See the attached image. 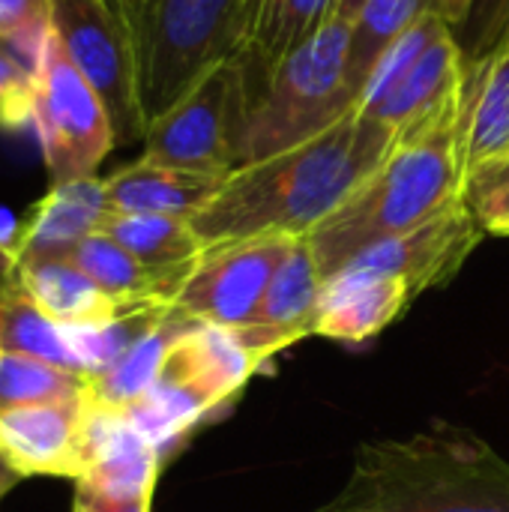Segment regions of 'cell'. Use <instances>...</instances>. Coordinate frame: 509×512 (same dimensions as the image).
I'll use <instances>...</instances> for the list:
<instances>
[{
  "label": "cell",
  "mask_w": 509,
  "mask_h": 512,
  "mask_svg": "<svg viewBox=\"0 0 509 512\" xmlns=\"http://www.w3.org/2000/svg\"><path fill=\"white\" fill-rule=\"evenodd\" d=\"M396 135L360 108L312 141L225 177L210 204L192 216L204 249L288 234L309 237L393 150Z\"/></svg>",
  "instance_id": "1"
},
{
  "label": "cell",
  "mask_w": 509,
  "mask_h": 512,
  "mask_svg": "<svg viewBox=\"0 0 509 512\" xmlns=\"http://www.w3.org/2000/svg\"><path fill=\"white\" fill-rule=\"evenodd\" d=\"M318 512H509V462L438 420L411 438L360 444L345 486Z\"/></svg>",
  "instance_id": "2"
},
{
  "label": "cell",
  "mask_w": 509,
  "mask_h": 512,
  "mask_svg": "<svg viewBox=\"0 0 509 512\" xmlns=\"http://www.w3.org/2000/svg\"><path fill=\"white\" fill-rule=\"evenodd\" d=\"M456 123L459 117L399 138L339 210L309 234L324 282L363 249L405 234L462 201L465 174L456 153Z\"/></svg>",
  "instance_id": "3"
},
{
  "label": "cell",
  "mask_w": 509,
  "mask_h": 512,
  "mask_svg": "<svg viewBox=\"0 0 509 512\" xmlns=\"http://www.w3.org/2000/svg\"><path fill=\"white\" fill-rule=\"evenodd\" d=\"M258 0H129L144 123L159 120L219 63L246 54Z\"/></svg>",
  "instance_id": "4"
},
{
  "label": "cell",
  "mask_w": 509,
  "mask_h": 512,
  "mask_svg": "<svg viewBox=\"0 0 509 512\" xmlns=\"http://www.w3.org/2000/svg\"><path fill=\"white\" fill-rule=\"evenodd\" d=\"M348 48L351 24L330 18L264 75L237 141V168L300 147L357 108L348 93Z\"/></svg>",
  "instance_id": "5"
},
{
  "label": "cell",
  "mask_w": 509,
  "mask_h": 512,
  "mask_svg": "<svg viewBox=\"0 0 509 512\" xmlns=\"http://www.w3.org/2000/svg\"><path fill=\"white\" fill-rule=\"evenodd\" d=\"M249 105V63L240 54L219 63L177 105L147 126L141 159L228 177L237 171V141Z\"/></svg>",
  "instance_id": "6"
},
{
  "label": "cell",
  "mask_w": 509,
  "mask_h": 512,
  "mask_svg": "<svg viewBox=\"0 0 509 512\" xmlns=\"http://www.w3.org/2000/svg\"><path fill=\"white\" fill-rule=\"evenodd\" d=\"M33 132L51 186L96 177V168L117 144L102 99L72 66L54 30L36 63Z\"/></svg>",
  "instance_id": "7"
},
{
  "label": "cell",
  "mask_w": 509,
  "mask_h": 512,
  "mask_svg": "<svg viewBox=\"0 0 509 512\" xmlns=\"http://www.w3.org/2000/svg\"><path fill=\"white\" fill-rule=\"evenodd\" d=\"M297 240L300 237L267 234L204 249L171 297L165 318L180 327H246Z\"/></svg>",
  "instance_id": "8"
},
{
  "label": "cell",
  "mask_w": 509,
  "mask_h": 512,
  "mask_svg": "<svg viewBox=\"0 0 509 512\" xmlns=\"http://www.w3.org/2000/svg\"><path fill=\"white\" fill-rule=\"evenodd\" d=\"M51 30L72 66L102 99L117 144L144 141L147 123L129 27L102 0H51Z\"/></svg>",
  "instance_id": "9"
},
{
  "label": "cell",
  "mask_w": 509,
  "mask_h": 512,
  "mask_svg": "<svg viewBox=\"0 0 509 512\" xmlns=\"http://www.w3.org/2000/svg\"><path fill=\"white\" fill-rule=\"evenodd\" d=\"M96 405L87 390L0 414V453L24 477L81 480L93 447Z\"/></svg>",
  "instance_id": "10"
},
{
  "label": "cell",
  "mask_w": 509,
  "mask_h": 512,
  "mask_svg": "<svg viewBox=\"0 0 509 512\" xmlns=\"http://www.w3.org/2000/svg\"><path fill=\"white\" fill-rule=\"evenodd\" d=\"M483 234L486 231L465 207V201H456L429 222L363 249L342 270L405 279L417 300L429 288L450 282L465 267L471 252L480 246Z\"/></svg>",
  "instance_id": "11"
},
{
  "label": "cell",
  "mask_w": 509,
  "mask_h": 512,
  "mask_svg": "<svg viewBox=\"0 0 509 512\" xmlns=\"http://www.w3.org/2000/svg\"><path fill=\"white\" fill-rule=\"evenodd\" d=\"M261 369L237 330L195 324L168 345L159 381L189 396L204 417L228 405Z\"/></svg>",
  "instance_id": "12"
},
{
  "label": "cell",
  "mask_w": 509,
  "mask_h": 512,
  "mask_svg": "<svg viewBox=\"0 0 509 512\" xmlns=\"http://www.w3.org/2000/svg\"><path fill=\"white\" fill-rule=\"evenodd\" d=\"M108 213L105 180L84 177L54 183L0 243L3 267L27 258H66L84 237L102 231Z\"/></svg>",
  "instance_id": "13"
},
{
  "label": "cell",
  "mask_w": 509,
  "mask_h": 512,
  "mask_svg": "<svg viewBox=\"0 0 509 512\" xmlns=\"http://www.w3.org/2000/svg\"><path fill=\"white\" fill-rule=\"evenodd\" d=\"M324 285L327 282L315 261L312 243L309 237H300L288 258L279 264L252 321L237 330L261 366L300 339L315 336Z\"/></svg>",
  "instance_id": "14"
},
{
  "label": "cell",
  "mask_w": 509,
  "mask_h": 512,
  "mask_svg": "<svg viewBox=\"0 0 509 512\" xmlns=\"http://www.w3.org/2000/svg\"><path fill=\"white\" fill-rule=\"evenodd\" d=\"M33 303L63 330L72 333H99L126 318H135L126 306L108 297L81 267L69 258H27L21 264L3 267Z\"/></svg>",
  "instance_id": "15"
},
{
  "label": "cell",
  "mask_w": 509,
  "mask_h": 512,
  "mask_svg": "<svg viewBox=\"0 0 509 512\" xmlns=\"http://www.w3.org/2000/svg\"><path fill=\"white\" fill-rule=\"evenodd\" d=\"M456 153L462 174L509 156V42L465 66Z\"/></svg>",
  "instance_id": "16"
},
{
  "label": "cell",
  "mask_w": 509,
  "mask_h": 512,
  "mask_svg": "<svg viewBox=\"0 0 509 512\" xmlns=\"http://www.w3.org/2000/svg\"><path fill=\"white\" fill-rule=\"evenodd\" d=\"M411 303L414 294L405 279L342 270L324 285L315 336L351 345L366 342L387 330Z\"/></svg>",
  "instance_id": "17"
},
{
  "label": "cell",
  "mask_w": 509,
  "mask_h": 512,
  "mask_svg": "<svg viewBox=\"0 0 509 512\" xmlns=\"http://www.w3.org/2000/svg\"><path fill=\"white\" fill-rule=\"evenodd\" d=\"M159 456L162 450L123 414L96 408L90 462L75 483L108 498H150L159 477Z\"/></svg>",
  "instance_id": "18"
},
{
  "label": "cell",
  "mask_w": 509,
  "mask_h": 512,
  "mask_svg": "<svg viewBox=\"0 0 509 512\" xmlns=\"http://www.w3.org/2000/svg\"><path fill=\"white\" fill-rule=\"evenodd\" d=\"M225 177L159 165L138 159L111 177H105V192L111 213H150L189 219L201 213L210 198L222 189Z\"/></svg>",
  "instance_id": "19"
},
{
  "label": "cell",
  "mask_w": 509,
  "mask_h": 512,
  "mask_svg": "<svg viewBox=\"0 0 509 512\" xmlns=\"http://www.w3.org/2000/svg\"><path fill=\"white\" fill-rule=\"evenodd\" d=\"M0 351L33 354L63 369L96 375L90 333H72L54 324L33 297L6 273H0Z\"/></svg>",
  "instance_id": "20"
},
{
  "label": "cell",
  "mask_w": 509,
  "mask_h": 512,
  "mask_svg": "<svg viewBox=\"0 0 509 512\" xmlns=\"http://www.w3.org/2000/svg\"><path fill=\"white\" fill-rule=\"evenodd\" d=\"M66 258L135 315H159L174 297V285L165 276L144 267L105 231L84 237Z\"/></svg>",
  "instance_id": "21"
},
{
  "label": "cell",
  "mask_w": 509,
  "mask_h": 512,
  "mask_svg": "<svg viewBox=\"0 0 509 512\" xmlns=\"http://www.w3.org/2000/svg\"><path fill=\"white\" fill-rule=\"evenodd\" d=\"M102 231L114 237L129 255H135L144 267L165 276L174 285V294L204 252V243L195 234L192 222L177 216L108 213Z\"/></svg>",
  "instance_id": "22"
},
{
  "label": "cell",
  "mask_w": 509,
  "mask_h": 512,
  "mask_svg": "<svg viewBox=\"0 0 509 512\" xmlns=\"http://www.w3.org/2000/svg\"><path fill=\"white\" fill-rule=\"evenodd\" d=\"M183 327L168 321L165 312L150 318L147 327L129 342V348L99 375L90 378L87 396L99 411L123 414L135 402H141L159 381L168 345Z\"/></svg>",
  "instance_id": "23"
},
{
  "label": "cell",
  "mask_w": 509,
  "mask_h": 512,
  "mask_svg": "<svg viewBox=\"0 0 509 512\" xmlns=\"http://www.w3.org/2000/svg\"><path fill=\"white\" fill-rule=\"evenodd\" d=\"M429 12H438V0H369L360 9L351 24L348 48V93L354 102H360L378 57Z\"/></svg>",
  "instance_id": "24"
},
{
  "label": "cell",
  "mask_w": 509,
  "mask_h": 512,
  "mask_svg": "<svg viewBox=\"0 0 509 512\" xmlns=\"http://www.w3.org/2000/svg\"><path fill=\"white\" fill-rule=\"evenodd\" d=\"M336 0H258V15L246 57L261 63L264 75L303 39L333 18Z\"/></svg>",
  "instance_id": "25"
},
{
  "label": "cell",
  "mask_w": 509,
  "mask_h": 512,
  "mask_svg": "<svg viewBox=\"0 0 509 512\" xmlns=\"http://www.w3.org/2000/svg\"><path fill=\"white\" fill-rule=\"evenodd\" d=\"M87 387L90 375L63 369L33 354L0 351V414L39 402L69 399L84 393Z\"/></svg>",
  "instance_id": "26"
},
{
  "label": "cell",
  "mask_w": 509,
  "mask_h": 512,
  "mask_svg": "<svg viewBox=\"0 0 509 512\" xmlns=\"http://www.w3.org/2000/svg\"><path fill=\"white\" fill-rule=\"evenodd\" d=\"M462 201L486 234H509V156L477 165L465 174Z\"/></svg>",
  "instance_id": "27"
},
{
  "label": "cell",
  "mask_w": 509,
  "mask_h": 512,
  "mask_svg": "<svg viewBox=\"0 0 509 512\" xmlns=\"http://www.w3.org/2000/svg\"><path fill=\"white\" fill-rule=\"evenodd\" d=\"M51 36V0H0V42L33 69Z\"/></svg>",
  "instance_id": "28"
},
{
  "label": "cell",
  "mask_w": 509,
  "mask_h": 512,
  "mask_svg": "<svg viewBox=\"0 0 509 512\" xmlns=\"http://www.w3.org/2000/svg\"><path fill=\"white\" fill-rule=\"evenodd\" d=\"M36 69L0 42V129L24 132L33 126Z\"/></svg>",
  "instance_id": "29"
},
{
  "label": "cell",
  "mask_w": 509,
  "mask_h": 512,
  "mask_svg": "<svg viewBox=\"0 0 509 512\" xmlns=\"http://www.w3.org/2000/svg\"><path fill=\"white\" fill-rule=\"evenodd\" d=\"M465 60H480L509 39V0H474L465 27L456 33Z\"/></svg>",
  "instance_id": "30"
},
{
  "label": "cell",
  "mask_w": 509,
  "mask_h": 512,
  "mask_svg": "<svg viewBox=\"0 0 509 512\" xmlns=\"http://www.w3.org/2000/svg\"><path fill=\"white\" fill-rule=\"evenodd\" d=\"M72 512H153V495L150 498H108L75 483Z\"/></svg>",
  "instance_id": "31"
},
{
  "label": "cell",
  "mask_w": 509,
  "mask_h": 512,
  "mask_svg": "<svg viewBox=\"0 0 509 512\" xmlns=\"http://www.w3.org/2000/svg\"><path fill=\"white\" fill-rule=\"evenodd\" d=\"M471 6H474V0H438L441 18H444L456 33L465 27V21H468V15H471Z\"/></svg>",
  "instance_id": "32"
},
{
  "label": "cell",
  "mask_w": 509,
  "mask_h": 512,
  "mask_svg": "<svg viewBox=\"0 0 509 512\" xmlns=\"http://www.w3.org/2000/svg\"><path fill=\"white\" fill-rule=\"evenodd\" d=\"M24 483V477L3 459V453H0V501L15 489V486H21Z\"/></svg>",
  "instance_id": "33"
},
{
  "label": "cell",
  "mask_w": 509,
  "mask_h": 512,
  "mask_svg": "<svg viewBox=\"0 0 509 512\" xmlns=\"http://www.w3.org/2000/svg\"><path fill=\"white\" fill-rule=\"evenodd\" d=\"M366 3H369V0H336L333 18H339V21H348V24H354V18L360 15V9H363Z\"/></svg>",
  "instance_id": "34"
},
{
  "label": "cell",
  "mask_w": 509,
  "mask_h": 512,
  "mask_svg": "<svg viewBox=\"0 0 509 512\" xmlns=\"http://www.w3.org/2000/svg\"><path fill=\"white\" fill-rule=\"evenodd\" d=\"M102 3H105V6H108V9H111V12H114L120 21H123V24H126V15H129V0H102Z\"/></svg>",
  "instance_id": "35"
},
{
  "label": "cell",
  "mask_w": 509,
  "mask_h": 512,
  "mask_svg": "<svg viewBox=\"0 0 509 512\" xmlns=\"http://www.w3.org/2000/svg\"><path fill=\"white\" fill-rule=\"evenodd\" d=\"M507 42H509V39H507Z\"/></svg>",
  "instance_id": "36"
}]
</instances>
